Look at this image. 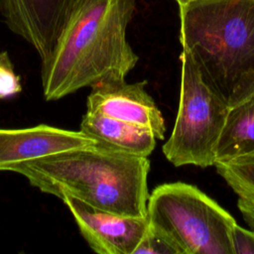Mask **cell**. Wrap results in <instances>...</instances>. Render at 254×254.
<instances>
[{"mask_svg": "<svg viewBox=\"0 0 254 254\" xmlns=\"http://www.w3.org/2000/svg\"><path fill=\"white\" fill-rule=\"evenodd\" d=\"M183 1H185V0H178V2L180 3V2H183Z\"/></svg>", "mask_w": 254, "mask_h": 254, "instance_id": "cell-16", "label": "cell"}, {"mask_svg": "<svg viewBox=\"0 0 254 254\" xmlns=\"http://www.w3.org/2000/svg\"><path fill=\"white\" fill-rule=\"evenodd\" d=\"M232 241L234 254H254V229L247 230L236 223Z\"/></svg>", "mask_w": 254, "mask_h": 254, "instance_id": "cell-15", "label": "cell"}, {"mask_svg": "<svg viewBox=\"0 0 254 254\" xmlns=\"http://www.w3.org/2000/svg\"><path fill=\"white\" fill-rule=\"evenodd\" d=\"M147 218L151 226L178 245L182 254H234L235 219L192 185L178 182L154 189L147 203Z\"/></svg>", "mask_w": 254, "mask_h": 254, "instance_id": "cell-4", "label": "cell"}, {"mask_svg": "<svg viewBox=\"0 0 254 254\" xmlns=\"http://www.w3.org/2000/svg\"><path fill=\"white\" fill-rule=\"evenodd\" d=\"M71 0H0L8 28L28 42L47 61L55 50Z\"/></svg>", "mask_w": 254, "mask_h": 254, "instance_id": "cell-7", "label": "cell"}, {"mask_svg": "<svg viewBox=\"0 0 254 254\" xmlns=\"http://www.w3.org/2000/svg\"><path fill=\"white\" fill-rule=\"evenodd\" d=\"M7 171L24 176L42 192L71 195L114 213L147 217L148 157L98 143L12 164Z\"/></svg>", "mask_w": 254, "mask_h": 254, "instance_id": "cell-2", "label": "cell"}, {"mask_svg": "<svg viewBox=\"0 0 254 254\" xmlns=\"http://www.w3.org/2000/svg\"><path fill=\"white\" fill-rule=\"evenodd\" d=\"M220 177L238 196V208L247 224L254 229V154L216 162Z\"/></svg>", "mask_w": 254, "mask_h": 254, "instance_id": "cell-12", "label": "cell"}, {"mask_svg": "<svg viewBox=\"0 0 254 254\" xmlns=\"http://www.w3.org/2000/svg\"><path fill=\"white\" fill-rule=\"evenodd\" d=\"M79 130L102 146L136 156L148 157L156 146L157 138L149 128L98 112L86 111Z\"/></svg>", "mask_w": 254, "mask_h": 254, "instance_id": "cell-10", "label": "cell"}, {"mask_svg": "<svg viewBox=\"0 0 254 254\" xmlns=\"http://www.w3.org/2000/svg\"><path fill=\"white\" fill-rule=\"evenodd\" d=\"M254 154V93L229 108L221 131L215 163Z\"/></svg>", "mask_w": 254, "mask_h": 254, "instance_id": "cell-11", "label": "cell"}, {"mask_svg": "<svg viewBox=\"0 0 254 254\" xmlns=\"http://www.w3.org/2000/svg\"><path fill=\"white\" fill-rule=\"evenodd\" d=\"M134 11L135 0H71L55 50L42 63L45 99L125 79L139 60L126 38Z\"/></svg>", "mask_w": 254, "mask_h": 254, "instance_id": "cell-1", "label": "cell"}, {"mask_svg": "<svg viewBox=\"0 0 254 254\" xmlns=\"http://www.w3.org/2000/svg\"><path fill=\"white\" fill-rule=\"evenodd\" d=\"M22 91L21 78L7 52H0V99L13 97Z\"/></svg>", "mask_w": 254, "mask_h": 254, "instance_id": "cell-14", "label": "cell"}, {"mask_svg": "<svg viewBox=\"0 0 254 254\" xmlns=\"http://www.w3.org/2000/svg\"><path fill=\"white\" fill-rule=\"evenodd\" d=\"M147 83V80L127 83L125 79L96 83L87 96L86 111L149 128L162 140L166 132L164 117L146 91Z\"/></svg>", "mask_w": 254, "mask_h": 254, "instance_id": "cell-8", "label": "cell"}, {"mask_svg": "<svg viewBox=\"0 0 254 254\" xmlns=\"http://www.w3.org/2000/svg\"><path fill=\"white\" fill-rule=\"evenodd\" d=\"M180 60L179 109L173 132L162 150L176 167H211L230 107L204 80L188 52L183 50Z\"/></svg>", "mask_w": 254, "mask_h": 254, "instance_id": "cell-5", "label": "cell"}, {"mask_svg": "<svg viewBox=\"0 0 254 254\" xmlns=\"http://www.w3.org/2000/svg\"><path fill=\"white\" fill-rule=\"evenodd\" d=\"M140 253L182 254V251L168 235L149 224L145 235L134 251V254Z\"/></svg>", "mask_w": 254, "mask_h": 254, "instance_id": "cell-13", "label": "cell"}, {"mask_svg": "<svg viewBox=\"0 0 254 254\" xmlns=\"http://www.w3.org/2000/svg\"><path fill=\"white\" fill-rule=\"evenodd\" d=\"M96 143L95 139L80 130L70 131L46 124L20 129L0 128V171H7L15 163Z\"/></svg>", "mask_w": 254, "mask_h": 254, "instance_id": "cell-9", "label": "cell"}, {"mask_svg": "<svg viewBox=\"0 0 254 254\" xmlns=\"http://www.w3.org/2000/svg\"><path fill=\"white\" fill-rule=\"evenodd\" d=\"M60 199L69 209L89 247L98 254H134L149 226L147 217L103 210L68 194Z\"/></svg>", "mask_w": 254, "mask_h": 254, "instance_id": "cell-6", "label": "cell"}, {"mask_svg": "<svg viewBox=\"0 0 254 254\" xmlns=\"http://www.w3.org/2000/svg\"><path fill=\"white\" fill-rule=\"evenodd\" d=\"M180 41L204 80L232 107L254 93V0L179 3Z\"/></svg>", "mask_w": 254, "mask_h": 254, "instance_id": "cell-3", "label": "cell"}]
</instances>
